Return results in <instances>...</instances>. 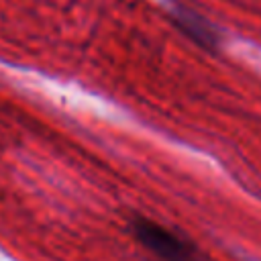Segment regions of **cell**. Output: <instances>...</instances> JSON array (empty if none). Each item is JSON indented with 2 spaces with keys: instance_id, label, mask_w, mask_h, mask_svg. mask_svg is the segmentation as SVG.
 Segmentation results:
<instances>
[{
  "instance_id": "2",
  "label": "cell",
  "mask_w": 261,
  "mask_h": 261,
  "mask_svg": "<svg viewBox=\"0 0 261 261\" xmlns=\"http://www.w3.org/2000/svg\"><path fill=\"white\" fill-rule=\"evenodd\" d=\"M177 20H179V24L186 29V33H190V35H192L194 39H198L200 43H206V45H212V43H214V35H212V31L206 27V22L194 18L190 12L184 10Z\"/></svg>"
},
{
  "instance_id": "1",
  "label": "cell",
  "mask_w": 261,
  "mask_h": 261,
  "mask_svg": "<svg viewBox=\"0 0 261 261\" xmlns=\"http://www.w3.org/2000/svg\"><path fill=\"white\" fill-rule=\"evenodd\" d=\"M133 232L141 241V245L161 261H198L200 259L192 243H188L177 232L149 218H137L133 222Z\"/></svg>"
}]
</instances>
